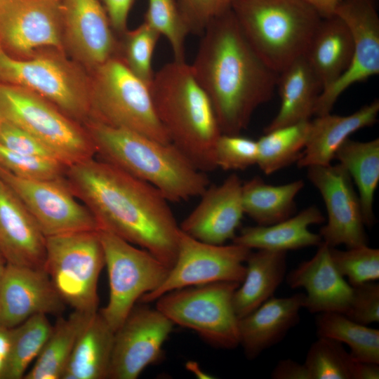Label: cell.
<instances>
[{
    "instance_id": "22",
    "label": "cell",
    "mask_w": 379,
    "mask_h": 379,
    "mask_svg": "<svg viewBox=\"0 0 379 379\" xmlns=\"http://www.w3.org/2000/svg\"><path fill=\"white\" fill-rule=\"evenodd\" d=\"M46 237L0 178V253L8 264L44 269Z\"/></svg>"
},
{
    "instance_id": "6",
    "label": "cell",
    "mask_w": 379,
    "mask_h": 379,
    "mask_svg": "<svg viewBox=\"0 0 379 379\" xmlns=\"http://www.w3.org/2000/svg\"><path fill=\"white\" fill-rule=\"evenodd\" d=\"M95 70L90 88V119L171 142L157 117L147 84L118 58Z\"/></svg>"
},
{
    "instance_id": "9",
    "label": "cell",
    "mask_w": 379,
    "mask_h": 379,
    "mask_svg": "<svg viewBox=\"0 0 379 379\" xmlns=\"http://www.w3.org/2000/svg\"><path fill=\"white\" fill-rule=\"evenodd\" d=\"M240 284L220 281L167 292L155 307L177 324L195 331L211 345L224 350L239 345V317L233 304Z\"/></svg>"
},
{
    "instance_id": "53",
    "label": "cell",
    "mask_w": 379,
    "mask_h": 379,
    "mask_svg": "<svg viewBox=\"0 0 379 379\" xmlns=\"http://www.w3.org/2000/svg\"><path fill=\"white\" fill-rule=\"evenodd\" d=\"M1 120V119H0Z\"/></svg>"
},
{
    "instance_id": "16",
    "label": "cell",
    "mask_w": 379,
    "mask_h": 379,
    "mask_svg": "<svg viewBox=\"0 0 379 379\" xmlns=\"http://www.w3.org/2000/svg\"><path fill=\"white\" fill-rule=\"evenodd\" d=\"M348 26L354 50L351 63L343 74L324 89L314 115L330 113L339 96L352 85L379 73V16L375 0H344L335 14Z\"/></svg>"
},
{
    "instance_id": "50",
    "label": "cell",
    "mask_w": 379,
    "mask_h": 379,
    "mask_svg": "<svg viewBox=\"0 0 379 379\" xmlns=\"http://www.w3.org/2000/svg\"><path fill=\"white\" fill-rule=\"evenodd\" d=\"M6 265H7V262L5 258L3 257V255L0 253V284H1L3 275H4Z\"/></svg>"
},
{
    "instance_id": "41",
    "label": "cell",
    "mask_w": 379,
    "mask_h": 379,
    "mask_svg": "<svg viewBox=\"0 0 379 379\" xmlns=\"http://www.w3.org/2000/svg\"><path fill=\"white\" fill-rule=\"evenodd\" d=\"M257 156V141L240 134L221 133L215 143V164L225 171L246 169L256 164Z\"/></svg>"
},
{
    "instance_id": "36",
    "label": "cell",
    "mask_w": 379,
    "mask_h": 379,
    "mask_svg": "<svg viewBox=\"0 0 379 379\" xmlns=\"http://www.w3.org/2000/svg\"><path fill=\"white\" fill-rule=\"evenodd\" d=\"M357 362L341 343L319 337L303 364L309 379H354Z\"/></svg>"
},
{
    "instance_id": "3",
    "label": "cell",
    "mask_w": 379,
    "mask_h": 379,
    "mask_svg": "<svg viewBox=\"0 0 379 379\" xmlns=\"http://www.w3.org/2000/svg\"><path fill=\"white\" fill-rule=\"evenodd\" d=\"M157 117L170 142L199 171L217 168L215 146L221 131L211 101L191 65L174 60L154 74L149 86Z\"/></svg>"
},
{
    "instance_id": "26",
    "label": "cell",
    "mask_w": 379,
    "mask_h": 379,
    "mask_svg": "<svg viewBox=\"0 0 379 379\" xmlns=\"http://www.w3.org/2000/svg\"><path fill=\"white\" fill-rule=\"evenodd\" d=\"M277 87L280 107L264 132L310 120L323 86L305 56L279 73Z\"/></svg>"
},
{
    "instance_id": "4",
    "label": "cell",
    "mask_w": 379,
    "mask_h": 379,
    "mask_svg": "<svg viewBox=\"0 0 379 379\" xmlns=\"http://www.w3.org/2000/svg\"><path fill=\"white\" fill-rule=\"evenodd\" d=\"M87 133L95 154L156 187L168 201L201 196L208 187L198 170L171 142L90 119Z\"/></svg>"
},
{
    "instance_id": "20",
    "label": "cell",
    "mask_w": 379,
    "mask_h": 379,
    "mask_svg": "<svg viewBox=\"0 0 379 379\" xmlns=\"http://www.w3.org/2000/svg\"><path fill=\"white\" fill-rule=\"evenodd\" d=\"M66 39L84 62L94 69L117 58L119 45L100 0H62Z\"/></svg>"
},
{
    "instance_id": "14",
    "label": "cell",
    "mask_w": 379,
    "mask_h": 379,
    "mask_svg": "<svg viewBox=\"0 0 379 379\" xmlns=\"http://www.w3.org/2000/svg\"><path fill=\"white\" fill-rule=\"evenodd\" d=\"M135 305L114 332L107 378L136 379L159 361L174 324L156 307Z\"/></svg>"
},
{
    "instance_id": "46",
    "label": "cell",
    "mask_w": 379,
    "mask_h": 379,
    "mask_svg": "<svg viewBox=\"0 0 379 379\" xmlns=\"http://www.w3.org/2000/svg\"><path fill=\"white\" fill-rule=\"evenodd\" d=\"M271 376L274 379H309L305 364L289 359L280 360Z\"/></svg>"
},
{
    "instance_id": "13",
    "label": "cell",
    "mask_w": 379,
    "mask_h": 379,
    "mask_svg": "<svg viewBox=\"0 0 379 379\" xmlns=\"http://www.w3.org/2000/svg\"><path fill=\"white\" fill-rule=\"evenodd\" d=\"M0 178L24 204L46 237L99 230L94 216L75 196L65 176L28 180L0 166Z\"/></svg>"
},
{
    "instance_id": "25",
    "label": "cell",
    "mask_w": 379,
    "mask_h": 379,
    "mask_svg": "<svg viewBox=\"0 0 379 379\" xmlns=\"http://www.w3.org/2000/svg\"><path fill=\"white\" fill-rule=\"evenodd\" d=\"M324 221L325 218L319 208L311 206L272 225L245 227L236 234L232 242L250 249L286 252L318 246L322 239L319 234L311 232L309 227Z\"/></svg>"
},
{
    "instance_id": "18",
    "label": "cell",
    "mask_w": 379,
    "mask_h": 379,
    "mask_svg": "<svg viewBox=\"0 0 379 379\" xmlns=\"http://www.w3.org/2000/svg\"><path fill=\"white\" fill-rule=\"evenodd\" d=\"M65 305L44 269L7 263L0 284V326L11 328L36 314H59Z\"/></svg>"
},
{
    "instance_id": "32",
    "label": "cell",
    "mask_w": 379,
    "mask_h": 379,
    "mask_svg": "<svg viewBox=\"0 0 379 379\" xmlns=\"http://www.w3.org/2000/svg\"><path fill=\"white\" fill-rule=\"evenodd\" d=\"M95 313L74 310L68 317H60L24 378L61 379L78 337Z\"/></svg>"
},
{
    "instance_id": "47",
    "label": "cell",
    "mask_w": 379,
    "mask_h": 379,
    "mask_svg": "<svg viewBox=\"0 0 379 379\" xmlns=\"http://www.w3.org/2000/svg\"><path fill=\"white\" fill-rule=\"evenodd\" d=\"M315 10L322 18L335 14L339 5L344 0H300Z\"/></svg>"
},
{
    "instance_id": "17",
    "label": "cell",
    "mask_w": 379,
    "mask_h": 379,
    "mask_svg": "<svg viewBox=\"0 0 379 379\" xmlns=\"http://www.w3.org/2000/svg\"><path fill=\"white\" fill-rule=\"evenodd\" d=\"M62 0H0V44L7 52L30 55L51 47L61 51Z\"/></svg>"
},
{
    "instance_id": "27",
    "label": "cell",
    "mask_w": 379,
    "mask_h": 379,
    "mask_svg": "<svg viewBox=\"0 0 379 379\" xmlns=\"http://www.w3.org/2000/svg\"><path fill=\"white\" fill-rule=\"evenodd\" d=\"M353 50L352 34L343 19L337 15L322 18L305 58L321 81L323 90L331 86L347 69Z\"/></svg>"
},
{
    "instance_id": "45",
    "label": "cell",
    "mask_w": 379,
    "mask_h": 379,
    "mask_svg": "<svg viewBox=\"0 0 379 379\" xmlns=\"http://www.w3.org/2000/svg\"><path fill=\"white\" fill-rule=\"evenodd\" d=\"M115 32L124 34L126 29L128 17L134 0H100Z\"/></svg>"
},
{
    "instance_id": "31",
    "label": "cell",
    "mask_w": 379,
    "mask_h": 379,
    "mask_svg": "<svg viewBox=\"0 0 379 379\" xmlns=\"http://www.w3.org/2000/svg\"><path fill=\"white\" fill-rule=\"evenodd\" d=\"M334 159L345 168L354 180L361 202L366 226L373 225V204L379 182V139L359 142L347 139Z\"/></svg>"
},
{
    "instance_id": "30",
    "label": "cell",
    "mask_w": 379,
    "mask_h": 379,
    "mask_svg": "<svg viewBox=\"0 0 379 379\" xmlns=\"http://www.w3.org/2000/svg\"><path fill=\"white\" fill-rule=\"evenodd\" d=\"M304 185L302 180L272 185L259 176L253 177L242 184L244 213L257 225H270L287 219L294 215L295 198Z\"/></svg>"
},
{
    "instance_id": "43",
    "label": "cell",
    "mask_w": 379,
    "mask_h": 379,
    "mask_svg": "<svg viewBox=\"0 0 379 379\" xmlns=\"http://www.w3.org/2000/svg\"><path fill=\"white\" fill-rule=\"evenodd\" d=\"M189 32L201 34L209 22L230 6L228 0H177Z\"/></svg>"
},
{
    "instance_id": "34",
    "label": "cell",
    "mask_w": 379,
    "mask_h": 379,
    "mask_svg": "<svg viewBox=\"0 0 379 379\" xmlns=\"http://www.w3.org/2000/svg\"><path fill=\"white\" fill-rule=\"evenodd\" d=\"M310 131V120L264 132L257 141L256 164L266 175L297 162L301 157Z\"/></svg>"
},
{
    "instance_id": "19",
    "label": "cell",
    "mask_w": 379,
    "mask_h": 379,
    "mask_svg": "<svg viewBox=\"0 0 379 379\" xmlns=\"http://www.w3.org/2000/svg\"><path fill=\"white\" fill-rule=\"evenodd\" d=\"M242 181L230 175L221 184L208 187L194 209L182 220L180 229L205 243L224 244L232 240L244 214Z\"/></svg>"
},
{
    "instance_id": "1",
    "label": "cell",
    "mask_w": 379,
    "mask_h": 379,
    "mask_svg": "<svg viewBox=\"0 0 379 379\" xmlns=\"http://www.w3.org/2000/svg\"><path fill=\"white\" fill-rule=\"evenodd\" d=\"M65 178L99 229L173 267L180 230L168 201L156 187L94 157L68 166Z\"/></svg>"
},
{
    "instance_id": "49",
    "label": "cell",
    "mask_w": 379,
    "mask_h": 379,
    "mask_svg": "<svg viewBox=\"0 0 379 379\" xmlns=\"http://www.w3.org/2000/svg\"><path fill=\"white\" fill-rule=\"evenodd\" d=\"M187 365V367H188V369L192 372H194V373L196 375L197 373L198 372L199 373V378H209L207 376H210L207 374H205L204 372H200L199 370H200V368L198 366V365L194 362V363H192V362H189Z\"/></svg>"
},
{
    "instance_id": "42",
    "label": "cell",
    "mask_w": 379,
    "mask_h": 379,
    "mask_svg": "<svg viewBox=\"0 0 379 379\" xmlns=\"http://www.w3.org/2000/svg\"><path fill=\"white\" fill-rule=\"evenodd\" d=\"M345 315L364 325L378 322L379 284L368 281L352 286L350 305Z\"/></svg>"
},
{
    "instance_id": "48",
    "label": "cell",
    "mask_w": 379,
    "mask_h": 379,
    "mask_svg": "<svg viewBox=\"0 0 379 379\" xmlns=\"http://www.w3.org/2000/svg\"><path fill=\"white\" fill-rule=\"evenodd\" d=\"M378 378H379V364L357 361L354 373V379Z\"/></svg>"
},
{
    "instance_id": "21",
    "label": "cell",
    "mask_w": 379,
    "mask_h": 379,
    "mask_svg": "<svg viewBox=\"0 0 379 379\" xmlns=\"http://www.w3.org/2000/svg\"><path fill=\"white\" fill-rule=\"evenodd\" d=\"M329 248L322 241L315 255L302 262L285 278L291 288H305L303 307L310 312L345 314L350 305L352 286L335 267Z\"/></svg>"
},
{
    "instance_id": "5",
    "label": "cell",
    "mask_w": 379,
    "mask_h": 379,
    "mask_svg": "<svg viewBox=\"0 0 379 379\" xmlns=\"http://www.w3.org/2000/svg\"><path fill=\"white\" fill-rule=\"evenodd\" d=\"M230 5L252 48L277 74L305 56L322 20L300 0H231Z\"/></svg>"
},
{
    "instance_id": "24",
    "label": "cell",
    "mask_w": 379,
    "mask_h": 379,
    "mask_svg": "<svg viewBox=\"0 0 379 379\" xmlns=\"http://www.w3.org/2000/svg\"><path fill=\"white\" fill-rule=\"evenodd\" d=\"M378 112L379 101L375 100L350 115L330 112L316 116L310 121L309 138L300 159L296 162L298 166L331 164L336 152L350 135L376 123Z\"/></svg>"
},
{
    "instance_id": "10",
    "label": "cell",
    "mask_w": 379,
    "mask_h": 379,
    "mask_svg": "<svg viewBox=\"0 0 379 379\" xmlns=\"http://www.w3.org/2000/svg\"><path fill=\"white\" fill-rule=\"evenodd\" d=\"M98 232L109 286L108 302L99 312L115 332L137 301L162 284L170 269L147 250L108 231Z\"/></svg>"
},
{
    "instance_id": "15",
    "label": "cell",
    "mask_w": 379,
    "mask_h": 379,
    "mask_svg": "<svg viewBox=\"0 0 379 379\" xmlns=\"http://www.w3.org/2000/svg\"><path fill=\"white\" fill-rule=\"evenodd\" d=\"M307 168V178L320 192L327 211V223L319 232L322 241L330 247L368 245L361 202L348 172L340 164Z\"/></svg>"
},
{
    "instance_id": "52",
    "label": "cell",
    "mask_w": 379,
    "mask_h": 379,
    "mask_svg": "<svg viewBox=\"0 0 379 379\" xmlns=\"http://www.w3.org/2000/svg\"><path fill=\"white\" fill-rule=\"evenodd\" d=\"M228 1L230 2L231 0H228Z\"/></svg>"
},
{
    "instance_id": "7",
    "label": "cell",
    "mask_w": 379,
    "mask_h": 379,
    "mask_svg": "<svg viewBox=\"0 0 379 379\" xmlns=\"http://www.w3.org/2000/svg\"><path fill=\"white\" fill-rule=\"evenodd\" d=\"M0 119L30 133L67 167L95 155L86 131L53 104L26 88L0 83Z\"/></svg>"
},
{
    "instance_id": "37",
    "label": "cell",
    "mask_w": 379,
    "mask_h": 379,
    "mask_svg": "<svg viewBox=\"0 0 379 379\" xmlns=\"http://www.w3.org/2000/svg\"><path fill=\"white\" fill-rule=\"evenodd\" d=\"M144 22L168 39L174 60L185 61V41L190 32L177 0H148Z\"/></svg>"
},
{
    "instance_id": "8",
    "label": "cell",
    "mask_w": 379,
    "mask_h": 379,
    "mask_svg": "<svg viewBox=\"0 0 379 379\" xmlns=\"http://www.w3.org/2000/svg\"><path fill=\"white\" fill-rule=\"evenodd\" d=\"M104 266L98 230L46 238L44 270L60 298L74 310L98 311V283Z\"/></svg>"
},
{
    "instance_id": "51",
    "label": "cell",
    "mask_w": 379,
    "mask_h": 379,
    "mask_svg": "<svg viewBox=\"0 0 379 379\" xmlns=\"http://www.w3.org/2000/svg\"><path fill=\"white\" fill-rule=\"evenodd\" d=\"M6 362V359L4 356L0 354V378L4 369Z\"/></svg>"
},
{
    "instance_id": "39",
    "label": "cell",
    "mask_w": 379,
    "mask_h": 379,
    "mask_svg": "<svg viewBox=\"0 0 379 379\" xmlns=\"http://www.w3.org/2000/svg\"><path fill=\"white\" fill-rule=\"evenodd\" d=\"M331 260L348 283L357 286L379 279V250L364 245L347 250L330 247Z\"/></svg>"
},
{
    "instance_id": "35",
    "label": "cell",
    "mask_w": 379,
    "mask_h": 379,
    "mask_svg": "<svg viewBox=\"0 0 379 379\" xmlns=\"http://www.w3.org/2000/svg\"><path fill=\"white\" fill-rule=\"evenodd\" d=\"M52 326L46 314H39L13 328L11 348L0 379L24 378L29 364L45 345Z\"/></svg>"
},
{
    "instance_id": "40",
    "label": "cell",
    "mask_w": 379,
    "mask_h": 379,
    "mask_svg": "<svg viewBox=\"0 0 379 379\" xmlns=\"http://www.w3.org/2000/svg\"><path fill=\"white\" fill-rule=\"evenodd\" d=\"M0 166L28 180H55L65 176L67 166L60 161L11 151L0 145Z\"/></svg>"
},
{
    "instance_id": "29",
    "label": "cell",
    "mask_w": 379,
    "mask_h": 379,
    "mask_svg": "<svg viewBox=\"0 0 379 379\" xmlns=\"http://www.w3.org/2000/svg\"><path fill=\"white\" fill-rule=\"evenodd\" d=\"M114 331L99 311L78 337L61 379H106Z\"/></svg>"
},
{
    "instance_id": "12",
    "label": "cell",
    "mask_w": 379,
    "mask_h": 379,
    "mask_svg": "<svg viewBox=\"0 0 379 379\" xmlns=\"http://www.w3.org/2000/svg\"><path fill=\"white\" fill-rule=\"evenodd\" d=\"M251 252V249L233 242L230 245L207 244L180 230L174 265L162 284L144 295L140 302L151 303L167 292L185 287L220 281L241 284Z\"/></svg>"
},
{
    "instance_id": "38",
    "label": "cell",
    "mask_w": 379,
    "mask_h": 379,
    "mask_svg": "<svg viewBox=\"0 0 379 379\" xmlns=\"http://www.w3.org/2000/svg\"><path fill=\"white\" fill-rule=\"evenodd\" d=\"M123 58L120 59L137 77L149 86L154 77L152 55L161 34L145 22L123 34Z\"/></svg>"
},
{
    "instance_id": "2",
    "label": "cell",
    "mask_w": 379,
    "mask_h": 379,
    "mask_svg": "<svg viewBox=\"0 0 379 379\" xmlns=\"http://www.w3.org/2000/svg\"><path fill=\"white\" fill-rule=\"evenodd\" d=\"M201 34L192 72L211 101L221 133L240 134L254 111L272 98L279 74L252 48L230 5Z\"/></svg>"
},
{
    "instance_id": "23",
    "label": "cell",
    "mask_w": 379,
    "mask_h": 379,
    "mask_svg": "<svg viewBox=\"0 0 379 379\" xmlns=\"http://www.w3.org/2000/svg\"><path fill=\"white\" fill-rule=\"evenodd\" d=\"M305 293L272 296L239 320V345L245 356L254 359L280 342L300 320Z\"/></svg>"
},
{
    "instance_id": "33",
    "label": "cell",
    "mask_w": 379,
    "mask_h": 379,
    "mask_svg": "<svg viewBox=\"0 0 379 379\" xmlns=\"http://www.w3.org/2000/svg\"><path fill=\"white\" fill-rule=\"evenodd\" d=\"M319 337L346 344L350 354L358 361L379 364V330L357 323L340 312L318 313L316 317Z\"/></svg>"
},
{
    "instance_id": "44",
    "label": "cell",
    "mask_w": 379,
    "mask_h": 379,
    "mask_svg": "<svg viewBox=\"0 0 379 379\" xmlns=\"http://www.w3.org/2000/svg\"><path fill=\"white\" fill-rule=\"evenodd\" d=\"M0 145L18 153L58 160L53 152L35 137L23 129L1 119L0 120Z\"/></svg>"
},
{
    "instance_id": "28",
    "label": "cell",
    "mask_w": 379,
    "mask_h": 379,
    "mask_svg": "<svg viewBox=\"0 0 379 379\" xmlns=\"http://www.w3.org/2000/svg\"><path fill=\"white\" fill-rule=\"evenodd\" d=\"M286 251L258 249L246 261V273L234 291L233 304L239 319L272 298L286 275Z\"/></svg>"
},
{
    "instance_id": "11",
    "label": "cell",
    "mask_w": 379,
    "mask_h": 379,
    "mask_svg": "<svg viewBox=\"0 0 379 379\" xmlns=\"http://www.w3.org/2000/svg\"><path fill=\"white\" fill-rule=\"evenodd\" d=\"M0 83L40 95L73 120L90 119V90L81 74L58 57L16 58L0 44Z\"/></svg>"
}]
</instances>
